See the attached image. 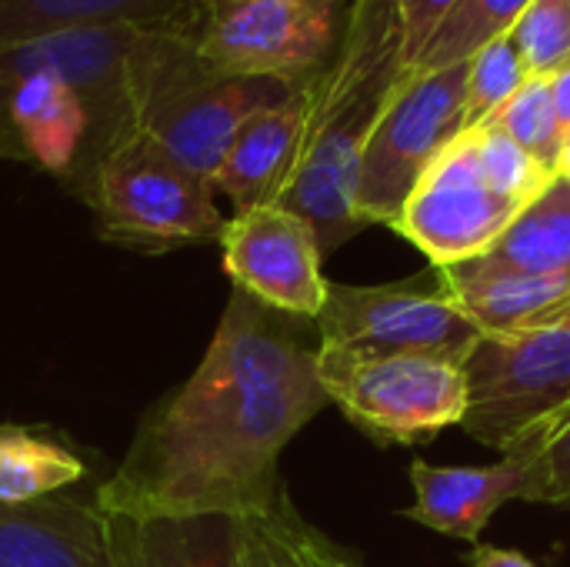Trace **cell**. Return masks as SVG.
<instances>
[{
  "mask_svg": "<svg viewBox=\"0 0 570 567\" xmlns=\"http://www.w3.org/2000/svg\"><path fill=\"white\" fill-rule=\"evenodd\" d=\"M317 324L234 291L204 361L97 488L100 511L254 515L281 491L284 448L327 404Z\"/></svg>",
  "mask_w": 570,
  "mask_h": 567,
  "instance_id": "cell-1",
  "label": "cell"
},
{
  "mask_svg": "<svg viewBox=\"0 0 570 567\" xmlns=\"http://www.w3.org/2000/svg\"><path fill=\"white\" fill-rule=\"evenodd\" d=\"M134 27L63 30L0 43V160L57 177L80 201L100 160L130 137Z\"/></svg>",
  "mask_w": 570,
  "mask_h": 567,
  "instance_id": "cell-2",
  "label": "cell"
},
{
  "mask_svg": "<svg viewBox=\"0 0 570 567\" xmlns=\"http://www.w3.org/2000/svg\"><path fill=\"white\" fill-rule=\"evenodd\" d=\"M407 74L397 0H354L334 60L307 84V127L277 204L301 214L327 257L364 231L354 194L364 144Z\"/></svg>",
  "mask_w": 570,
  "mask_h": 567,
  "instance_id": "cell-3",
  "label": "cell"
},
{
  "mask_svg": "<svg viewBox=\"0 0 570 567\" xmlns=\"http://www.w3.org/2000/svg\"><path fill=\"white\" fill-rule=\"evenodd\" d=\"M127 90L134 127L210 180L240 124L297 87L227 70L207 57L187 23L174 17L134 27Z\"/></svg>",
  "mask_w": 570,
  "mask_h": 567,
  "instance_id": "cell-4",
  "label": "cell"
},
{
  "mask_svg": "<svg viewBox=\"0 0 570 567\" xmlns=\"http://www.w3.org/2000/svg\"><path fill=\"white\" fill-rule=\"evenodd\" d=\"M83 204L104 241L144 254L210 244L224 231L210 180L140 130L100 160Z\"/></svg>",
  "mask_w": 570,
  "mask_h": 567,
  "instance_id": "cell-5",
  "label": "cell"
},
{
  "mask_svg": "<svg viewBox=\"0 0 570 567\" xmlns=\"http://www.w3.org/2000/svg\"><path fill=\"white\" fill-rule=\"evenodd\" d=\"M471 60L441 70H407L384 104L357 170L354 211L364 227H394L428 167L461 137Z\"/></svg>",
  "mask_w": 570,
  "mask_h": 567,
  "instance_id": "cell-6",
  "label": "cell"
},
{
  "mask_svg": "<svg viewBox=\"0 0 570 567\" xmlns=\"http://www.w3.org/2000/svg\"><path fill=\"white\" fill-rule=\"evenodd\" d=\"M354 0H194L180 20L234 74L307 87L337 53Z\"/></svg>",
  "mask_w": 570,
  "mask_h": 567,
  "instance_id": "cell-7",
  "label": "cell"
},
{
  "mask_svg": "<svg viewBox=\"0 0 570 567\" xmlns=\"http://www.w3.org/2000/svg\"><path fill=\"white\" fill-rule=\"evenodd\" d=\"M461 371L468 408L458 428L508 454L570 404V328L484 331Z\"/></svg>",
  "mask_w": 570,
  "mask_h": 567,
  "instance_id": "cell-8",
  "label": "cell"
},
{
  "mask_svg": "<svg viewBox=\"0 0 570 567\" xmlns=\"http://www.w3.org/2000/svg\"><path fill=\"white\" fill-rule=\"evenodd\" d=\"M321 384L364 434L391 444L428 441L461 424L468 408L464 371L431 354H317Z\"/></svg>",
  "mask_w": 570,
  "mask_h": 567,
  "instance_id": "cell-9",
  "label": "cell"
},
{
  "mask_svg": "<svg viewBox=\"0 0 570 567\" xmlns=\"http://www.w3.org/2000/svg\"><path fill=\"white\" fill-rule=\"evenodd\" d=\"M314 324L324 351L431 354L454 364H464L484 334L444 294L434 267L424 277L374 287L327 284V301Z\"/></svg>",
  "mask_w": 570,
  "mask_h": 567,
  "instance_id": "cell-10",
  "label": "cell"
},
{
  "mask_svg": "<svg viewBox=\"0 0 570 567\" xmlns=\"http://www.w3.org/2000/svg\"><path fill=\"white\" fill-rule=\"evenodd\" d=\"M518 211L521 204L508 201L484 177L474 134L468 130L428 167L391 231L441 267L488 254Z\"/></svg>",
  "mask_w": 570,
  "mask_h": 567,
  "instance_id": "cell-11",
  "label": "cell"
},
{
  "mask_svg": "<svg viewBox=\"0 0 570 567\" xmlns=\"http://www.w3.org/2000/svg\"><path fill=\"white\" fill-rule=\"evenodd\" d=\"M217 241L224 271L237 291L274 311L317 321L331 281L321 271L324 254L317 234L301 214L281 204L240 211L224 221Z\"/></svg>",
  "mask_w": 570,
  "mask_h": 567,
  "instance_id": "cell-12",
  "label": "cell"
},
{
  "mask_svg": "<svg viewBox=\"0 0 570 567\" xmlns=\"http://www.w3.org/2000/svg\"><path fill=\"white\" fill-rule=\"evenodd\" d=\"M307 127V87L250 114L220 157L210 187L234 204V214L277 204L287 187Z\"/></svg>",
  "mask_w": 570,
  "mask_h": 567,
  "instance_id": "cell-13",
  "label": "cell"
},
{
  "mask_svg": "<svg viewBox=\"0 0 570 567\" xmlns=\"http://www.w3.org/2000/svg\"><path fill=\"white\" fill-rule=\"evenodd\" d=\"M0 567H110L97 491L0 505Z\"/></svg>",
  "mask_w": 570,
  "mask_h": 567,
  "instance_id": "cell-14",
  "label": "cell"
},
{
  "mask_svg": "<svg viewBox=\"0 0 570 567\" xmlns=\"http://www.w3.org/2000/svg\"><path fill=\"white\" fill-rule=\"evenodd\" d=\"M110 567H240L234 515L104 511Z\"/></svg>",
  "mask_w": 570,
  "mask_h": 567,
  "instance_id": "cell-15",
  "label": "cell"
},
{
  "mask_svg": "<svg viewBox=\"0 0 570 567\" xmlns=\"http://www.w3.org/2000/svg\"><path fill=\"white\" fill-rule=\"evenodd\" d=\"M411 485L417 498L407 518L448 538L478 541L508 501H521L524 465L511 454H501V461L488 468H434L414 461Z\"/></svg>",
  "mask_w": 570,
  "mask_h": 567,
  "instance_id": "cell-16",
  "label": "cell"
},
{
  "mask_svg": "<svg viewBox=\"0 0 570 567\" xmlns=\"http://www.w3.org/2000/svg\"><path fill=\"white\" fill-rule=\"evenodd\" d=\"M444 294L481 331H521L561 307L570 297V271L521 274L484 257L434 267Z\"/></svg>",
  "mask_w": 570,
  "mask_h": 567,
  "instance_id": "cell-17",
  "label": "cell"
},
{
  "mask_svg": "<svg viewBox=\"0 0 570 567\" xmlns=\"http://www.w3.org/2000/svg\"><path fill=\"white\" fill-rule=\"evenodd\" d=\"M194 0H0V43L63 30L150 27L180 17Z\"/></svg>",
  "mask_w": 570,
  "mask_h": 567,
  "instance_id": "cell-18",
  "label": "cell"
},
{
  "mask_svg": "<svg viewBox=\"0 0 570 567\" xmlns=\"http://www.w3.org/2000/svg\"><path fill=\"white\" fill-rule=\"evenodd\" d=\"M491 264L521 271V274H561L570 271V180L554 177L504 234L481 254Z\"/></svg>",
  "mask_w": 570,
  "mask_h": 567,
  "instance_id": "cell-19",
  "label": "cell"
},
{
  "mask_svg": "<svg viewBox=\"0 0 570 567\" xmlns=\"http://www.w3.org/2000/svg\"><path fill=\"white\" fill-rule=\"evenodd\" d=\"M87 478V465L63 444L23 428H0V505H30Z\"/></svg>",
  "mask_w": 570,
  "mask_h": 567,
  "instance_id": "cell-20",
  "label": "cell"
},
{
  "mask_svg": "<svg viewBox=\"0 0 570 567\" xmlns=\"http://www.w3.org/2000/svg\"><path fill=\"white\" fill-rule=\"evenodd\" d=\"M240 567H334L327 541L297 515L287 491L267 508L237 518Z\"/></svg>",
  "mask_w": 570,
  "mask_h": 567,
  "instance_id": "cell-21",
  "label": "cell"
},
{
  "mask_svg": "<svg viewBox=\"0 0 570 567\" xmlns=\"http://www.w3.org/2000/svg\"><path fill=\"white\" fill-rule=\"evenodd\" d=\"M534 0H461L411 70H441L471 60L481 47L508 37Z\"/></svg>",
  "mask_w": 570,
  "mask_h": 567,
  "instance_id": "cell-22",
  "label": "cell"
},
{
  "mask_svg": "<svg viewBox=\"0 0 570 567\" xmlns=\"http://www.w3.org/2000/svg\"><path fill=\"white\" fill-rule=\"evenodd\" d=\"M498 130H504L514 144H521L548 174L558 177L561 167V147H564V130L554 114L551 100V84L548 77H528L524 87L488 120Z\"/></svg>",
  "mask_w": 570,
  "mask_h": 567,
  "instance_id": "cell-23",
  "label": "cell"
},
{
  "mask_svg": "<svg viewBox=\"0 0 570 567\" xmlns=\"http://www.w3.org/2000/svg\"><path fill=\"white\" fill-rule=\"evenodd\" d=\"M508 454L524 465L521 501L570 508V404Z\"/></svg>",
  "mask_w": 570,
  "mask_h": 567,
  "instance_id": "cell-24",
  "label": "cell"
},
{
  "mask_svg": "<svg viewBox=\"0 0 570 567\" xmlns=\"http://www.w3.org/2000/svg\"><path fill=\"white\" fill-rule=\"evenodd\" d=\"M528 63L511 43V37H498L471 57L468 94H464V127H484L528 80Z\"/></svg>",
  "mask_w": 570,
  "mask_h": 567,
  "instance_id": "cell-25",
  "label": "cell"
},
{
  "mask_svg": "<svg viewBox=\"0 0 570 567\" xmlns=\"http://www.w3.org/2000/svg\"><path fill=\"white\" fill-rule=\"evenodd\" d=\"M471 134H474V144H478V160H481L484 177L508 201H514V204L524 207V204H531L554 180V174H548L521 144H514L494 124H484V127H478Z\"/></svg>",
  "mask_w": 570,
  "mask_h": 567,
  "instance_id": "cell-26",
  "label": "cell"
},
{
  "mask_svg": "<svg viewBox=\"0 0 570 567\" xmlns=\"http://www.w3.org/2000/svg\"><path fill=\"white\" fill-rule=\"evenodd\" d=\"M508 37L531 77H551L570 63V0H534Z\"/></svg>",
  "mask_w": 570,
  "mask_h": 567,
  "instance_id": "cell-27",
  "label": "cell"
},
{
  "mask_svg": "<svg viewBox=\"0 0 570 567\" xmlns=\"http://www.w3.org/2000/svg\"><path fill=\"white\" fill-rule=\"evenodd\" d=\"M461 0H397L401 33H404V67H417L434 33L458 10Z\"/></svg>",
  "mask_w": 570,
  "mask_h": 567,
  "instance_id": "cell-28",
  "label": "cell"
},
{
  "mask_svg": "<svg viewBox=\"0 0 570 567\" xmlns=\"http://www.w3.org/2000/svg\"><path fill=\"white\" fill-rule=\"evenodd\" d=\"M471 565L474 567H538L528 555L521 551H508V548H491V545H478L471 551Z\"/></svg>",
  "mask_w": 570,
  "mask_h": 567,
  "instance_id": "cell-29",
  "label": "cell"
},
{
  "mask_svg": "<svg viewBox=\"0 0 570 567\" xmlns=\"http://www.w3.org/2000/svg\"><path fill=\"white\" fill-rule=\"evenodd\" d=\"M551 84V100H554V114H558V124L561 130L568 134L570 130V63H564L561 70H554L548 77Z\"/></svg>",
  "mask_w": 570,
  "mask_h": 567,
  "instance_id": "cell-30",
  "label": "cell"
},
{
  "mask_svg": "<svg viewBox=\"0 0 570 567\" xmlns=\"http://www.w3.org/2000/svg\"><path fill=\"white\" fill-rule=\"evenodd\" d=\"M531 328H570V297L561 307H554L551 314H544L541 321H534Z\"/></svg>",
  "mask_w": 570,
  "mask_h": 567,
  "instance_id": "cell-31",
  "label": "cell"
},
{
  "mask_svg": "<svg viewBox=\"0 0 570 567\" xmlns=\"http://www.w3.org/2000/svg\"><path fill=\"white\" fill-rule=\"evenodd\" d=\"M558 174L570 180V130L564 134V147H561V167H558Z\"/></svg>",
  "mask_w": 570,
  "mask_h": 567,
  "instance_id": "cell-32",
  "label": "cell"
},
{
  "mask_svg": "<svg viewBox=\"0 0 570 567\" xmlns=\"http://www.w3.org/2000/svg\"><path fill=\"white\" fill-rule=\"evenodd\" d=\"M334 567H351V565H344V561H334Z\"/></svg>",
  "mask_w": 570,
  "mask_h": 567,
  "instance_id": "cell-33",
  "label": "cell"
}]
</instances>
